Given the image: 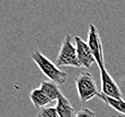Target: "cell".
<instances>
[{
    "label": "cell",
    "instance_id": "1",
    "mask_svg": "<svg viewBox=\"0 0 125 117\" xmlns=\"http://www.w3.org/2000/svg\"><path fill=\"white\" fill-rule=\"evenodd\" d=\"M31 59L38 66L42 74L45 75L51 81L56 83L57 85L65 84L68 77L67 73L60 69L54 62H52L49 58L42 54L39 50L31 53Z\"/></svg>",
    "mask_w": 125,
    "mask_h": 117
},
{
    "label": "cell",
    "instance_id": "2",
    "mask_svg": "<svg viewBox=\"0 0 125 117\" xmlns=\"http://www.w3.org/2000/svg\"><path fill=\"white\" fill-rule=\"evenodd\" d=\"M75 43L72 42V36L67 34L63 39L60 52L56 58L55 64L58 67H74L81 68L78 59H77V50Z\"/></svg>",
    "mask_w": 125,
    "mask_h": 117
},
{
    "label": "cell",
    "instance_id": "3",
    "mask_svg": "<svg viewBox=\"0 0 125 117\" xmlns=\"http://www.w3.org/2000/svg\"><path fill=\"white\" fill-rule=\"evenodd\" d=\"M75 83L81 102H88L95 96H98L100 92L97 89L96 82L90 72H81L75 78Z\"/></svg>",
    "mask_w": 125,
    "mask_h": 117
},
{
    "label": "cell",
    "instance_id": "4",
    "mask_svg": "<svg viewBox=\"0 0 125 117\" xmlns=\"http://www.w3.org/2000/svg\"><path fill=\"white\" fill-rule=\"evenodd\" d=\"M87 44L91 50L92 54L94 56L95 62L100 69H106L104 63V49L102 45V41L100 38L99 32L94 24L89 23L88 26Z\"/></svg>",
    "mask_w": 125,
    "mask_h": 117
},
{
    "label": "cell",
    "instance_id": "5",
    "mask_svg": "<svg viewBox=\"0 0 125 117\" xmlns=\"http://www.w3.org/2000/svg\"><path fill=\"white\" fill-rule=\"evenodd\" d=\"M100 74H101V85H102L101 93L114 99H122V91L119 86L117 85L114 77L107 71V69H100Z\"/></svg>",
    "mask_w": 125,
    "mask_h": 117
},
{
    "label": "cell",
    "instance_id": "6",
    "mask_svg": "<svg viewBox=\"0 0 125 117\" xmlns=\"http://www.w3.org/2000/svg\"><path fill=\"white\" fill-rule=\"evenodd\" d=\"M74 42L76 50H77V59H78V61L81 65V68L90 69L92 65L95 62V60L92 54V52L88 46L87 43L82 40L78 36H75Z\"/></svg>",
    "mask_w": 125,
    "mask_h": 117
},
{
    "label": "cell",
    "instance_id": "7",
    "mask_svg": "<svg viewBox=\"0 0 125 117\" xmlns=\"http://www.w3.org/2000/svg\"><path fill=\"white\" fill-rule=\"evenodd\" d=\"M29 97L31 100V104L33 105L35 108H37L38 110H40L41 108H43L47 106L50 103H51V101L47 95L40 88H33L30 92L29 94Z\"/></svg>",
    "mask_w": 125,
    "mask_h": 117
},
{
    "label": "cell",
    "instance_id": "8",
    "mask_svg": "<svg viewBox=\"0 0 125 117\" xmlns=\"http://www.w3.org/2000/svg\"><path fill=\"white\" fill-rule=\"evenodd\" d=\"M56 109L60 117H75V109L70 103V101L65 96L61 95L57 100Z\"/></svg>",
    "mask_w": 125,
    "mask_h": 117
},
{
    "label": "cell",
    "instance_id": "9",
    "mask_svg": "<svg viewBox=\"0 0 125 117\" xmlns=\"http://www.w3.org/2000/svg\"><path fill=\"white\" fill-rule=\"evenodd\" d=\"M39 87L48 96L51 101L58 100V98L62 95L61 90L59 87V85L51 80L50 81H42Z\"/></svg>",
    "mask_w": 125,
    "mask_h": 117
},
{
    "label": "cell",
    "instance_id": "10",
    "mask_svg": "<svg viewBox=\"0 0 125 117\" xmlns=\"http://www.w3.org/2000/svg\"><path fill=\"white\" fill-rule=\"evenodd\" d=\"M100 99L102 100L104 104L114 109V111H116L118 114L124 115L125 116V100L123 99H114L111 97L106 96L105 95L102 94L101 92L99 93L98 96Z\"/></svg>",
    "mask_w": 125,
    "mask_h": 117
},
{
    "label": "cell",
    "instance_id": "11",
    "mask_svg": "<svg viewBox=\"0 0 125 117\" xmlns=\"http://www.w3.org/2000/svg\"><path fill=\"white\" fill-rule=\"evenodd\" d=\"M37 117H60L55 106H45L38 110Z\"/></svg>",
    "mask_w": 125,
    "mask_h": 117
},
{
    "label": "cell",
    "instance_id": "12",
    "mask_svg": "<svg viewBox=\"0 0 125 117\" xmlns=\"http://www.w3.org/2000/svg\"><path fill=\"white\" fill-rule=\"evenodd\" d=\"M75 117H95V114L89 108H82L76 114Z\"/></svg>",
    "mask_w": 125,
    "mask_h": 117
}]
</instances>
